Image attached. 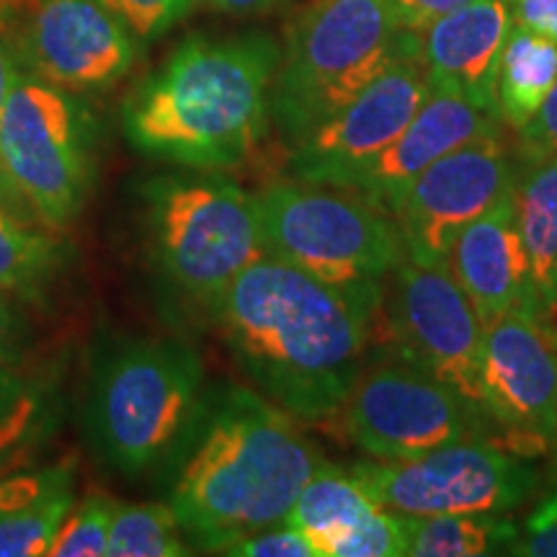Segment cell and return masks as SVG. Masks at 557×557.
<instances>
[{"mask_svg":"<svg viewBox=\"0 0 557 557\" xmlns=\"http://www.w3.org/2000/svg\"><path fill=\"white\" fill-rule=\"evenodd\" d=\"M511 555L557 557V487L529 513Z\"/></svg>","mask_w":557,"mask_h":557,"instance_id":"31","label":"cell"},{"mask_svg":"<svg viewBox=\"0 0 557 557\" xmlns=\"http://www.w3.org/2000/svg\"><path fill=\"white\" fill-rule=\"evenodd\" d=\"M513 16L508 0H465L421 34L431 90L498 111L496 86Z\"/></svg>","mask_w":557,"mask_h":557,"instance_id":"17","label":"cell"},{"mask_svg":"<svg viewBox=\"0 0 557 557\" xmlns=\"http://www.w3.org/2000/svg\"><path fill=\"white\" fill-rule=\"evenodd\" d=\"M207 9L227 13V16H267L287 0H201Z\"/></svg>","mask_w":557,"mask_h":557,"instance_id":"37","label":"cell"},{"mask_svg":"<svg viewBox=\"0 0 557 557\" xmlns=\"http://www.w3.org/2000/svg\"><path fill=\"white\" fill-rule=\"evenodd\" d=\"M0 207L11 209V212L21 214V218L32 214V220H37V218H34V212L29 209V205H26L24 197H21V194H18L16 186H13V181L9 178V173H5L3 165H0Z\"/></svg>","mask_w":557,"mask_h":557,"instance_id":"39","label":"cell"},{"mask_svg":"<svg viewBox=\"0 0 557 557\" xmlns=\"http://www.w3.org/2000/svg\"><path fill=\"white\" fill-rule=\"evenodd\" d=\"M24 3L26 0H0V116H3L5 101H9L13 86L21 78L13 24H16V16Z\"/></svg>","mask_w":557,"mask_h":557,"instance_id":"33","label":"cell"},{"mask_svg":"<svg viewBox=\"0 0 557 557\" xmlns=\"http://www.w3.org/2000/svg\"><path fill=\"white\" fill-rule=\"evenodd\" d=\"M555 451H557V442H555Z\"/></svg>","mask_w":557,"mask_h":557,"instance_id":"40","label":"cell"},{"mask_svg":"<svg viewBox=\"0 0 557 557\" xmlns=\"http://www.w3.org/2000/svg\"><path fill=\"white\" fill-rule=\"evenodd\" d=\"M351 472L382 508L410 517L508 513L537 493L527 457L485 438L447 444L413 459H359Z\"/></svg>","mask_w":557,"mask_h":557,"instance_id":"9","label":"cell"},{"mask_svg":"<svg viewBox=\"0 0 557 557\" xmlns=\"http://www.w3.org/2000/svg\"><path fill=\"white\" fill-rule=\"evenodd\" d=\"M380 329L389 348L457 389L483 413L480 357L485 323L449 267H426L403 256L382 278Z\"/></svg>","mask_w":557,"mask_h":557,"instance_id":"11","label":"cell"},{"mask_svg":"<svg viewBox=\"0 0 557 557\" xmlns=\"http://www.w3.org/2000/svg\"><path fill=\"white\" fill-rule=\"evenodd\" d=\"M517 156L524 165L557 160V83L532 122L519 129Z\"/></svg>","mask_w":557,"mask_h":557,"instance_id":"30","label":"cell"},{"mask_svg":"<svg viewBox=\"0 0 557 557\" xmlns=\"http://www.w3.org/2000/svg\"><path fill=\"white\" fill-rule=\"evenodd\" d=\"M513 24L557 45V0H508Z\"/></svg>","mask_w":557,"mask_h":557,"instance_id":"35","label":"cell"},{"mask_svg":"<svg viewBox=\"0 0 557 557\" xmlns=\"http://www.w3.org/2000/svg\"><path fill=\"white\" fill-rule=\"evenodd\" d=\"M480 406L496 442L519 457H540L557 442V325L513 310L485 325Z\"/></svg>","mask_w":557,"mask_h":557,"instance_id":"12","label":"cell"},{"mask_svg":"<svg viewBox=\"0 0 557 557\" xmlns=\"http://www.w3.org/2000/svg\"><path fill=\"white\" fill-rule=\"evenodd\" d=\"M278 62L282 47L267 34L186 39L129 99L127 139L184 169H238L271 129Z\"/></svg>","mask_w":557,"mask_h":557,"instance_id":"3","label":"cell"},{"mask_svg":"<svg viewBox=\"0 0 557 557\" xmlns=\"http://www.w3.org/2000/svg\"><path fill=\"white\" fill-rule=\"evenodd\" d=\"M152 253L169 282L212 308L269 256L259 199L225 176H171L145 189Z\"/></svg>","mask_w":557,"mask_h":557,"instance_id":"6","label":"cell"},{"mask_svg":"<svg viewBox=\"0 0 557 557\" xmlns=\"http://www.w3.org/2000/svg\"><path fill=\"white\" fill-rule=\"evenodd\" d=\"M413 52H421V34L403 29L387 0H310L271 83V124L295 148Z\"/></svg>","mask_w":557,"mask_h":557,"instance_id":"4","label":"cell"},{"mask_svg":"<svg viewBox=\"0 0 557 557\" xmlns=\"http://www.w3.org/2000/svg\"><path fill=\"white\" fill-rule=\"evenodd\" d=\"M380 508L351 468L320 462L302 485L284 524L305 534L318 557H333L341 540Z\"/></svg>","mask_w":557,"mask_h":557,"instance_id":"20","label":"cell"},{"mask_svg":"<svg viewBox=\"0 0 557 557\" xmlns=\"http://www.w3.org/2000/svg\"><path fill=\"white\" fill-rule=\"evenodd\" d=\"M406 555L413 557H483L511 555L521 527L506 513H400Z\"/></svg>","mask_w":557,"mask_h":557,"instance_id":"21","label":"cell"},{"mask_svg":"<svg viewBox=\"0 0 557 557\" xmlns=\"http://www.w3.org/2000/svg\"><path fill=\"white\" fill-rule=\"evenodd\" d=\"M120 500L107 493H90L78 506L70 508L60 532L54 534L52 557H99L107 555L111 521H114Z\"/></svg>","mask_w":557,"mask_h":557,"instance_id":"27","label":"cell"},{"mask_svg":"<svg viewBox=\"0 0 557 557\" xmlns=\"http://www.w3.org/2000/svg\"><path fill=\"white\" fill-rule=\"evenodd\" d=\"M205 367L176 338L132 341L103 361L86 408L96 457L122 475L163 462L199 406Z\"/></svg>","mask_w":557,"mask_h":557,"instance_id":"5","label":"cell"},{"mask_svg":"<svg viewBox=\"0 0 557 557\" xmlns=\"http://www.w3.org/2000/svg\"><path fill=\"white\" fill-rule=\"evenodd\" d=\"M50 233L39 220L0 207V292L29 295L52 276L60 246Z\"/></svg>","mask_w":557,"mask_h":557,"instance_id":"23","label":"cell"},{"mask_svg":"<svg viewBox=\"0 0 557 557\" xmlns=\"http://www.w3.org/2000/svg\"><path fill=\"white\" fill-rule=\"evenodd\" d=\"M222 555L235 557H318L315 547L310 545L305 534H299L295 527L278 524L261 529V532L248 534L233 542Z\"/></svg>","mask_w":557,"mask_h":557,"instance_id":"29","label":"cell"},{"mask_svg":"<svg viewBox=\"0 0 557 557\" xmlns=\"http://www.w3.org/2000/svg\"><path fill=\"white\" fill-rule=\"evenodd\" d=\"M403 29L423 34L434 21L459 9L465 0H387Z\"/></svg>","mask_w":557,"mask_h":557,"instance_id":"34","label":"cell"},{"mask_svg":"<svg viewBox=\"0 0 557 557\" xmlns=\"http://www.w3.org/2000/svg\"><path fill=\"white\" fill-rule=\"evenodd\" d=\"M0 165L47 230L60 233L78 218L88 156L78 109L62 88L21 75L0 116Z\"/></svg>","mask_w":557,"mask_h":557,"instance_id":"10","label":"cell"},{"mask_svg":"<svg viewBox=\"0 0 557 557\" xmlns=\"http://www.w3.org/2000/svg\"><path fill=\"white\" fill-rule=\"evenodd\" d=\"M537 318L557 325V160L529 163L513 186Z\"/></svg>","mask_w":557,"mask_h":557,"instance_id":"19","label":"cell"},{"mask_svg":"<svg viewBox=\"0 0 557 557\" xmlns=\"http://www.w3.org/2000/svg\"><path fill=\"white\" fill-rule=\"evenodd\" d=\"M380 305L382 282L329 284L263 256L209 310L253 389L297 421L323 423L367 364Z\"/></svg>","mask_w":557,"mask_h":557,"instance_id":"1","label":"cell"},{"mask_svg":"<svg viewBox=\"0 0 557 557\" xmlns=\"http://www.w3.org/2000/svg\"><path fill=\"white\" fill-rule=\"evenodd\" d=\"M26 344V323L13 308V302L0 292V364H11L18 359L21 348Z\"/></svg>","mask_w":557,"mask_h":557,"instance_id":"36","label":"cell"},{"mask_svg":"<svg viewBox=\"0 0 557 557\" xmlns=\"http://www.w3.org/2000/svg\"><path fill=\"white\" fill-rule=\"evenodd\" d=\"M517 186L504 122L449 150L418 176L395 207L406 259L447 267L457 235Z\"/></svg>","mask_w":557,"mask_h":557,"instance_id":"13","label":"cell"},{"mask_svg":"<svg viewBox=\"0 0 557 557\" xmlns=\"http://www.w3.org/2000/svg\"><path fill=\"white\" fill-rule=\"evenodd\" d=\"M323 423L372 459H413L485 438L491 421L457 389L385 346L367 359L336 413Z\"/></svg>","mask_w":557,"mask_h":557,"instance_id":"8","label":"cell"},{"mask_svg":"<svg viewBox=\"0 0 557 557\" xmlns=\"http://www.w3.org/2000/svg\"><path fill=\"white\" fill-rule=\"evenodd\" d=\"M137 39H156L178 24L197 0H101Z\"/></svg>","mask_w":557,"mask_h":557,"instance_id":"28","label":"cell"},{"mask_svg":"<svg viewBox=\"0 0 557 557\" xmlns=\"http://www.w3.org/2000/svg\"><path fill=\"white\" fill-rule=\"evenodd\" d=\"M256 199L269 256L329 284L382 282L406 256L395 220L354 191L278 181Z\"/></svg>","mask_w":557,"mask_h":557,"instance_id":"7","label":"cell"},{"mask_svg":"<svg viewBox=\"0 0 557 557\" xmlns=\"http://www.w3.org/2000/svg\"><path fill=\"white\" fill-rule=\"evenodd\" d=\"M496 124H500L498 111H485L459 96L431 90L408 127L338 189L359 194L393 218L403 194L431 163Z\"/></svg>","mask_w":557,"mask_h":557,"instance_id":"16","label":"cell"},{"mask_svg":"<svg viewBox=\"0 0 557 557\" xmlns=\"http://www.w3.org/2000/svg\"><path fill=\"white\" fill-rule=\"evenodd\" d=\"M169 504L205 553L278 527L323 457L297 418L259 389L222 385L201 395L169 457Z\"/></svg>","mask_w":557,"mask_h":557,"instance_id":"2","label":"cell"},{"mask_svg":"<svg viewBox=\"0 0 557 557\" xmlns=\"http://www.w3.org/2000/svg\"><path fill=\"white\" fill-rule=\"evenodd\" d=\"M26 389H29V385L9 364H0V418L24 398Z\"/></svg>","mask_w":557,"mask_h":557,"instance_id":"38","label":"cell"},{"mask_svg":"<svg viewBox=\"0 0 557 557\" xmlns=\"http://www.w3.org/2000/svg\"><path fill=\"white\" fill-rule=\"evenodd\" d=\"M176 513L169 504H120L111 521V557H178L189 553L181 537Z\"/></svg>","mask_w":557,"mask_h":557,"instance_id":"25","label":"cell"},{"mask_svg":"<svg viewBox=\"0 0 557 557\" xmlns=\"http://www.w3.org/2000/svg\"><path fill=\"white\" fill-rule=\"evenodd\" d=\"M557 83V45L513 24L500 58L496 101L500 122L527 127Z\"/></svg>","mask_w":557,"mask_h":557,"instance_id":"22","label":"cell"},{"mask_svg":"<svg viewBox=\"0 0 557 557\" xmlns=\"http://www.w3.org/2000/svg\"><path fill=\"white\" fill-rule=\"evenodd\" d=\"M16 52L39 81L62 90L114 86L135 62V34L101 0H26Z\"/></svg>","mask_w":557,"mask_h":557,"instance_id":"15","label":"cell"},{"mask_svg":"<svg viewBox=\"0 0 557 557\" xmlns=\"http://www.w3.org/2000/svg\"><path fill=\"white\" fill-rule=\"evenodd\" d=\"M73 459L37 498L0 519V557H37L50 553L54 534L73 508Z\"/></svg>","mask_w":557,"mask_h":557,"instance_id":"24","label":"cell"},{"mask_svg":"<svg viewBox=\"0 0 557 557\" xmlns=\"http://www.w3.org/2000/svg\"><path fill=\"white\" fill-rule=\"evenodd\" d=\"M429 94L423 52L395 60L357 99L289 148V176L302 184L338 189L408 127Z\"/></svg>","mask_w":557,"mask_h":557,"instance_id":"14","label":"cell"},{"mask_svg":"<svg viewBox=\"0 0 557 557\" xmlns=\"http://www.w3.org/2000/svg\"><path fill=\"white\" fill-rule=\"evenodd\" d=\"M65 462L52 465V468H41L34 472H13L9 478H0V519H5L9 513L18 511L21 506H26L52 483L54 478L65 470Z\"/></svg>","mask_w":557,"mask_h":557,"instance_id":"32","label":"cell"},{"mask_svg":"<svg viewBox=\"0 0 557 557\" xmlns=\"http://www.w3.org/2000/svg\"><path fill=\"white\" fill-rule=\"evenodd\" d=\"M447 267L485 325L513 310L537 318L513 189L457 235Z\"/></svg>","mask_w":557,"mask_h":557,"instance_id":"18","label":"cell"},{"mask_svg":"<svg viewBox=\"0 0 557 557\" xmlns=\"http://www.w3.org/2000/svg\"><path fill=\"white\" fill-rule=\"evenodd\" d=\"M52 418L39 389L29 387L16 406L0 418V478L29 468L47 442Z\"/></svg>","mask_w":557,"mask_h":557,"instance_id":"26","label":"cell"}]
</instances>
